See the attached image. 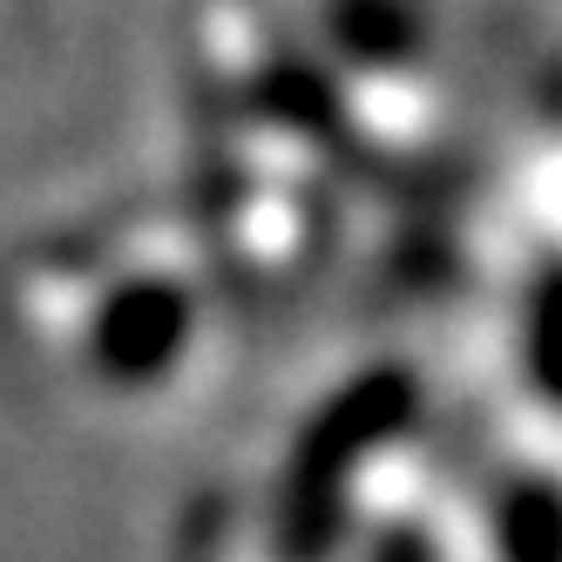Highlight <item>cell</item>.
I'll use <instances>...</instances> for the list:
<instances>
[{"label":"cell","instance_id":"7a4b0ae2","mask_svg":"<svg viewBox=\"0 0 562 562\" xmlns=\"http://www.w3.org/2000/svg\"><path fill=\"white\" fill-rule=\"evenodd\" d=\"M515 352H521V380H529L536 407L562 420V251H549L529 285H521V318H515Z\"/></svg>","mask_w":562,"mask_h":562},{"label":"cell","instance_id":"3957f363","mask_svg":"<svg viewBox=\"0 0 562 562\" xmlns=\"http://www.w3.org/2000/svg\"><path fill=\"white\" fill-rule=\"evenodd\" d=\"M488 536L508 555H562V481L555 474H502L488 502Z\"/></svg>","mask_w":562,"mask_h":562},{"label":"cell","instance_id":"6da1fadb","mask_svg":"<svg viewBox=\"0 0 562 562\" xmlns=\"http://www.w3.org/2000/svg\"><path fill=\"white\" fill-rule=\"evenodd\" d=\"M414 420H420V380L407 367H373L326 400V414L299 440L292 488H285V508L305 521L299 542H326L339 529L346 495L414 434Z\"/></svg>","mask_w":562,"mask_h":562}]
</instances>
